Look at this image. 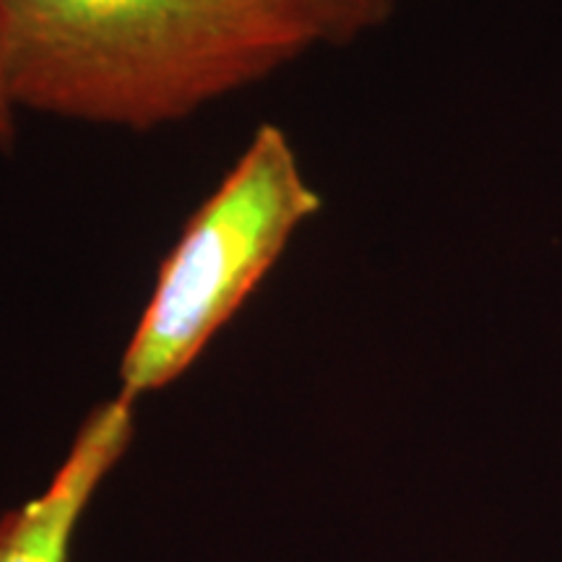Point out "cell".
<instances>
[{
	"instance_id": "cell-3",
	"label": "cell",
	"mask_w": 562,
	"mask_h": 562,
	"mask_svg": "<svg viewBox=\"0 0 562 562\" xmlns=\"http://www.w3.org/2000/svg\"><path fill=\"white\" fill-rule=\"evenodd\" d=\"M133 398L89 414L47 490L0 518V562H68L81 513L133 438Z\"/></svg>"
},
{
	"instance_id": "cell-4",
	"label": "cell",
	"mask_w": 562,
	"mask_h": 562,
	"mask_svg": "<svg viewBox=\"0 0 562 562\" xmlns=\"http://www.w3.org/2000/svg\"><path fill=\"white\" fill-rule=\"evenodd\" d=\"M297 21L313 45H347L381 26L396 9V0H261Z\"/></svg>"
},
{
	"instance_id": "cell-5",
	"label": "cell",
	"mask_w": 562,
	"mask_h": 562,
	"mask_svg": "<svg viewBox=\"0 0 562 562\" xmlns=\"http://www.w3.org/2000/svg\"><path fill=\"white\" fill-rule=\"evenodd\" d=\"M16 108H13L9 87H5L3 58H0V144L9 146L16 138Z\"/></svg>"
},
{
	"instance_id": "cell-1",
	"label": "cell",
	"mask_w": 562,
	"mask_h": 562,
	"mask_svg": "<svg viewBox=\"0 0 562 562\" xmlns=\"http://www.w3.org/2000/svg\"><path fill=\"white\" fill-rule=\"evenodd\" d=\"M311 47L261 0H0L13 108L115 128L182 121Z\"/></svg>"
},
{
	"instance_id": "cell-2",
	"label": "cell",
	"mask_w": 562,
	"mask_h": 562,
	"mask_svg": "<svg viewBox=\"0 0 562 562\" xmlns=\"http://www.w3.org/2000/svg\"><path fill=\"white\" fill-rule=\"evenodd\" d=\"M321 206L290 136L261 125L161 261L121 362L123 396L136 402L191 368Z\"/></svg>"
}]
</instances>
